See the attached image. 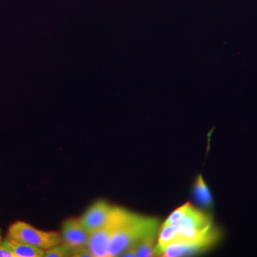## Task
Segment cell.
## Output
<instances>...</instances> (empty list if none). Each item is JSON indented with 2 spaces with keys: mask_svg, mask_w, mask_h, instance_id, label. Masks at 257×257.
Listing matches in <instances>:
<instances>
[{
  "mask_svg": "<svg viewBox=\"0 0 257 257\" xmlns=\"http://www.w3.org/2000/svg\"><path fill=\"white\" fill-rule=\"evenodd\" d=\"M159 226L160 223L156 218L140 215L130 211L127 217L111 237L108 257L120 256L126 248L136 244L147 235L158 232Z\"/></svg>",
  "mask_w": 257,
  "mask_h": 257,
  "instance_id": "cell-1",
  "label": "cell"
},
{
  "mask_svg": "<svg viewBox=\"0 0 257 257\" xmlns=\"http://www.w3.org/2000/svg\"><path fill=\"white\" fill-rule=\"evenodd\" d=\"M174 226L176 229L175 242L201 241L221 236L220 231L213 226L210 216L192 205L183 219Z\"/></svg>",
  "mask_w": 257,
  "mask_h": 257,
  "instance_id": "cell-2",
  "label": "cell"
},
{
  "mask_svg": "<svg viewBox=\"0 0 257 257\" xmlns=\"http://www.w3.org/2000/svg\"><path fill=\"white\" fill-rule=\"evenodd\" d=\"M7 238L18 242L28 243L43 250L63 243L60 233L38 229L22 221H16L10 226Z\"/></svg>",
  "mask_w": 257,
  "mask_h": 257,
  "instance_id": "cell-3",
  "label": "cell"
},
{
  "mask_svg": "<svg viewBox=\"0 0 257 257\" xmlns=\"http://www.w3.org/2000/svg\"><path fill=\"white\" fill-rule=\"evenodd\" d=\"M130 211L114 207L110 217L100 229L91 233L88 247L93 257H108L109 242L113 234L127 217Z\"/></svg>",
  "mask_w": 257,
  "mask_h": 257,
  "instance_id": "cell-4",
  "label": "cell"
},
{
  "mask_svg": "<svg viewBox=\"0 0 257 257\" xmlns=\"http://www.w3.org/2000/svg\"><path fill=\"white\" fill-rule=\"evenodd\" d=\"M114 207L104 200L94 203L80 217L83 226L90 234L100 229L110 217Z\"/></svg>",
  "mask_w": 257,
  "mask_h": 257,
  "instance_id": "cell-5",
  "label": "cell"
},
{
  "mask_svg": "<svg viewBox=\"0 0 257 257\" xmlns=\"http://www.w3.org/2000/svg\"><path fill=\"white\" fill-rule=\"evenodd\" d=\"M62 241L71 248L88 246L90 233L83 226L80 218H69L62 226Z\"/></svg>",
  "mask_w": 257,
  "mask_h": 257,
  "instance_id": "cell-6",
  "label": "cell"
},
{
  "mask_svg": "<svg viewBox=\"0 0 257 257\" xmlns=\"http://www.w3.org/2000/svg\"><path fill=\"white\" fill-rule=\"evenodd\" d=\"M221 236H213L201 241L189 242H174L166 247L161 253V256L176 257L192 254L205 251L217 242Z\"/></svg>",
  "mask_w": 257,
  "mask_h": 257,
  "instance_id": "cell-7",
  "label": "cell"
},
{
  "mask_svg": "<svg viewBox=\"0 0 257 257\" xmlns=\"http://www.w3.org/2000/svg\"><path fill=\"white\" fill-rule=\"evenodd\" d=\"M0 243L12 251L15 257H42L44 256L45 250L28 243L18 242L8 238L0 241Z\"/></svg>",
  "mask_w": 257,
  "mask_h": 257,
  "instance_id": "cell-8",
  "label": "cell"
},
{
  "mask_svg": "<svg viewBox=\"0 0 257 257\" xmlns=\"http://www.w3.org/2000/svg\"><path fill=\"white\" fill-rule=\"evenodd\" d=\"M193 193L197 202L202 207L210 208L213 204V198L207 184L204 182L202 175L196 179L193 187Z\"/></svg>",
  "mask_w": 257,
  "mask_h": 257,
  "instance_id": "cell-9",
  "label": "cell"
},
{
  "mask_svg": "<svg viewBox=\"0 0 257 257\" xmlns=\"http://www.w3.org/2000/svg\"><path fill=\"white\" fill-rule=\"evenodd\" d=\"M157 235V232L151 233L140 240L136 244L134 245L136 248L137 256H155Z\"/></svg>",
  "mask_w": 257,
  "mask_h": 257,
  "instance_id": "cell-10",
  "label": "cell"
},
{
  "mask_svg": "<svg viewBox=\"0 0 257 257\" xmlns=\"http://www.w3.org/2000/svg\"><path fill=\"white\" fill-rule=\"evenodd\" d=\"M192 204L189 202L186 203L184 205L181 206L171 213L170 215L167 217L163 225H175L178 224L179 221L185 216L188 212L189 208Z\"/></svg>",
  "mask_w": 257,
  "mask_h": 257,
  "instance_id": "cell-11",
  "label": "cell"
},
{
  "mask_svg": "<svg viewBox=\"0 0 257 257\" xmlns=\"http://www.w3.org/2000/svg\"><path fill=\"white\" fill-rule=\"evenodd\" d=\"M72 248L62 243L44 251V257H69Z\"/></svg>",
  "mask_w": 257,
  "mask_h": 257,
  "instance_id": "cell-12",
  "label": "cell"
},
{
  "mask_svg": "<svg viewBox=\"0 0 257 257\" xmlns=\"http://www.w3.org/2000/svg\"><path fill=\"white\" fill-rule=\"evenodd\" d=\"M71 256L74 257H93L92 252L88 246H80L72 248Z\"/></svg>",
  "mask_w": 257,
  "mask_h": 257,
  "instance_id": "cell-13",
  "label": "cell"
},
{
  "mask_svg": "<svg viewBox=\"0 0 257 257\" xmlns=\"http://www.w3.org/2000/svg\"><path fill=\"white\" fill-rule=\"evenodd\" d=\"M0 257H15L12 251L0 243Z\"/></svg>",
  "mask_w": 257,
  "mask_h": 257,
  "instance_id": "cell-14",
  "label": "cell"
},
{
  "mask_svg": "<svg viewBox=\"0 0 257 257\" xmlns=\"http://www.w3.org/2000/svg\"><path fill=\"white\" fill-rule=\"evenodd\" d=\"M120 256H126V257H134L137 256L136 248L135 246H133L131 247L126 248L122 253L120 255Z\"/></svg>",
  "mask_w": 257,
  "mask_h": 257,
  "instance_id": "cell-15",
  "label": "cell"
},
{
  "mask_svg": "<svg viewBox=\"0 0 257 257\" xmlns=\"http://www.w3.org/2000/svg\"><path fill=\"white\" fill-rule=\"evenodd\" d=\"M2 236H1V230H0V241H1Z\"/></svg>",
  "mask_w": 257,
  "mask_h": 257,
  "instance_id": "cell-16",
  "label": "cell"
}]
</instances>
